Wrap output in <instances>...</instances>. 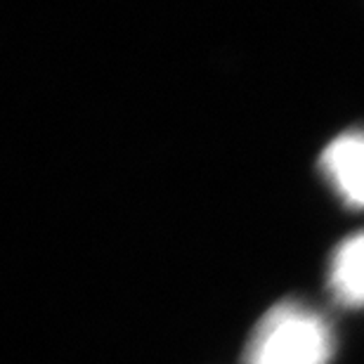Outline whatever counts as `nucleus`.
<instances>
[{"mask_svg":"<svg viewBox=\"0 0 364 364\" xmlns=\"http://www.w3.org/2000/svg\"><path fill=\"white\" fill-rule=\"evenodd\" d=\"M331 355L329 319L308 303L279 301L258 319L242 364H329Z\"/></svg>","mask_w":364,"mask_h":364,"instance_id":"obj_1","label":"nucleus"},{"mask_svg":"<svg viewBox=\"0 0 364 364\" xmlns=\"http://www.w3.org/2000/svg\"><path fill=\"white\" fill-rule=\"evenodd\" d=\"M319 168L341 199L364 208V130H348L326 144Z\"/></svg>","mask_w":364,"mask_h":364,"instance_id":"obj_2","label":"nucleus"},{"mask_svg":"<svg viewBox=\"0 0 364 364\" xmlns=\"http://www.w3.org/2000/svg\"><path fill=\"white\" fill-rule=\"evenodd\" d=\"M326 284L336 303L348 308L364 305V232L343 239L333 249Z\"/></svg>","mask_w":364,"mask_h":364,"instance_id":"obj_3","label":"nucleus"}]
</instances>
